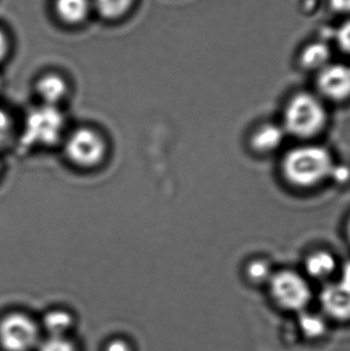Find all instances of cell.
I'll return each mask as SVG.
<instances>
[{
	"instance_id": "1",
	"label": "cell",
	"mask_w": 350,
	"mask_h": 351,
	"mask_svg": "<svg viewBox=\"0 0 350 351\" xmlns=\"http://www.w3.org/2000/svg\"><path fill=\"white\" fill-rule=\"evenodd\" d=\"M334 158L328 148L304 144L290 149L283 158L281 172L284 179L295 188L310 189L331 179Z\"/></svg>"
},
{
	"instance_id": "2",
	"label": "cell",
	"mask_w": 350,
	"mask_h": 351,
	"mask_svg": "<svg viewBox=\"0 0 350 351\" xmlns=\"http://www.w3.org/2000/svg\"><path fill=\"white\" fill-rule=\"evenodd\" d=\"M328 119V110L320 97L312 93L299 92L286 104L282 125L287 135L310 140L326 129Z\"/></svg>"
},
{
	"instance_id": "3",
	"label": "cell",
	"mask_w": 350,
	"mask_h": 351,
	"mask_svg": "<svg viewBox=\"0 0 350 351\" xmlns=\"http://www.w3.org/2000/svg\"><path fill=\"white\" fill-rule=\"evenodd\" d=\"M66 119L61 107L41 104L27 113L23 141L29 147H51L65 139Z\"/></svg>"
},
{
	"instance_id": "4",
	"label": "cell",
	"mask_w": 350,
	"mask_h": 351,
	"mask_svg": "<svg viewBox=\"0 0 350 351\" xmlns=\"http://www.w3.org/2000/svg\"><path fill=\"white\" fill-rule=\"evenodd\" d=\"M64 154L80 170H95L108 156L109 145L105 136L92 127H80L65 136Z\"/></svg>"
},
{
	"instance_id": "5",
	"label": "cell",
	"mask_w": 350,
	"mask_h": 351,
	"mask_svg": "<svg viewBox=\"0 0 350 351\" xmlns=\"http://www.w3.org/2000/svg\"><path fill=\"white\" fill-rule=\"evenodd\" d=\"M267 286L275 305L288 313H302L312 302L310 285L302 274L294 270L275 271Z\"/></svg>"
},
{
	"instance_id": "6",
	"label": "cell",
	"mask_w": 350,
	"mask_h": 351,
	"mask_svg": "<svg viewBox=\"0 0 350 351\" xmlns=\"http://www.w3.org/2000/svg\"><path fill=\"white\" fill-rule=\"evenodd\" d=\"M40 331L24 313H14L0 321V346L5 351H31L40 344Z\"/></svg>"
},
{
	"instance_id": "7",
	"label": "cell",
	"mask_w": 350,
	"mask_h": 351,
	"mask_svg": "<svg viewBox=\"0 0 350 351\" xmlns=\"http://www.w3.org/2000/svg\"><path fill=\"white\" fill-rule=\"evenodd\" d=\"M318 92L327 100L341 103L350 99V67L343 64H328L318 71Z\"/></svg>"
},
{
	"instance_id": "8",
	"label": "cell",
	"mask_w": 350,
	"mask_h": 351,
	"mask_svg": "<svg viewBox=\"0 0 350 351\" xmlns=\"http://www.w3.org/2000/svg\"><path fill=\"white\" fill-rule=\"evenodd\" d=\"M320 302L328 319L340 323L350 322V282L341 278L327 285L321 293Z\"/></svg>"
},
{
	"instance_id": "9",
	"label": "cell",
	"mask_w": 350,
	"mask_h": 351,
	"mask_svg": "<svg viewBox=\"0 0 350 351\" xmlns=\"http://www.w3.org/2000/svg\"><path fill=\"white\" fill-rule=\"evenodd\" d=\"M35 93L41 104L60 107L70 94L67 78L59 72L49 71L37 78L34 84Z\"/></svg>"
},
{
	"instance_id": "10",
	"label": "cell",
	"mask_w": 350,
	"mask_h": 351,
	"mask_svg": "<svg viewBox=\"0 0 350 351\" xmlns=\"http://www.w3.org/2000/svg\"><path fill=\"white\" fill-rule=\"evenodd\" d=\"M53 16L68 28L84 26L94 14L92 0H53Z\"/></svg>"
},
{
	"instance_id": "11",
	"label": "cell",
	"mask_w": 350,
	"mask_h": 351,
	"mask_svg": "<svg viewBox=\"0 0 350 351\" xmlns=\"http://www.w3.org/2000/svg\"><path fill=\"white\" fill-rule=\"evenodd\" d=\"M286 133L283 125L265 123L254 130L250 137V147L255 154H271L277 152L285 141Z\"/></svg>"
},
{
	"instance_id": "12",
	"label": "cell",
	"mask_w": 350,
	"mask_h": 351,
	"mask_svg": "<svg viewBox=\"0 0 350 351\" xmlns=\"http://www.w3.org/2000/svg\"><path fill=\"white\" fill-rule=\"evenodd\" d=\"M92 3L94 14L101 20L117 23L133 12L137 0H92Z\"/></svg>"
},
{
	"instance_id": "13",
	"label": "cell",
	"mask_w": 350,
	"mask_h": 351,
	"mask_svg": "<svg viewBox=\"0 0 350 351\" xmlns=\"http://www.w3.org/2000/svg\"><path fill=\"white\" fill-rule=\"evenodd\" d=\"M304 267L310 278L318 280H326L336 270L337 260L330 252L320 250L306 257Z\"/></svg>"
},
{
	"instance_id": "14",
	"label": "cell",
	"mask_w": 350,
	"mask_h": 351,
	"mask_svg": "<svg viewBox=\"0 0 350 351\" xmlns=\"http://www.w3.org/2000/svg\"><path fill=\"white\" fill-rule=\"evenodd\" d=\"M330 51L324 43H312L301 53V64L308 70H322L328 65Z\"/></svg>"
},
{
	"instance_id": "15",
	"label": "cell",
	"mask_w": 350,
	"mask_h": 351,
	"mask_svg": "<svg viewBox=\"0 0 350 351\" xmlns=\"http://www.w3.org/2000/svg\"><path fill=\"white\" fill-rule=\"evenodd\" d=\"M71 325V315L63 311H51L43 319V327L49 334V337H64V334Z\"/></svg>"
},
{
	"instance_id": "16",
	"label": "cell",
	"mask_w": 350,
	"mask_h": 351,
	"mask_svg": "<svg viewBox=\"0 0 350 351\" xmlns=\"http://www.w3.org/2000/svg\"><path fill=\"white\" fill-rule=\"evenodd\" d=\"M275 271L271 264L264 259L252 260L247 265L246 274L249 282L253 285H268Z\"/></svg>"
},
{
	"instance_id": "17",
	"label": "cell",
	"mask_w": 350,
	"mask_h": 351,
	"mask_svg": "<svg viewBox=\"0 0 350 351\" xmlns=\"http://www.w3.org/2000/svg\"><path fill=\"white\" fill-rule=\"evenodd\" d=\"M302 332L310 339H318L327 332L326 317L314 315H305L301 317L299 323Z\"/></svg>"
},
{
	"instance_id": "18",
	"label": "cell",
	"mask_w": 350,
	"mask_h": 351,
	"mask_svg": "<svg viewBox=\"0 0 350 351\" xmlns=\"http://www.w3.org/2000/svg\"><path fill=\"white\" fill-rule=\"evenodd\" d=\"M38 351H76L75 346L65 337H49L41 341Z\"/></svg>"
},
{
	"instance_id": "19",
	"label": "cell",
	"mask_w": 350,
	"mask_h": 351,
	"mask_svg": "<svg viewBox=\"0 0 350 351\" xmlns=\"http://www.w3.org/2000/svg\"><path fill=\"white\" fill-rule=\"evenodd\" d=\"M12 128V119L10 113L3 108H0V145L10 139Z\"/></svg>"
},
{
	"instance_id": "20",
	"label": "cell",
	"mask_w": 350,
	"mask_h": 351,
	"mask_svg": "<svg viewBox=\"0 0 350 351\" xmlns=\"http://www.w3.org/2000/svg\"><path fill=\"white\" fill-rule=\"evenodd\" d=\"M337 41L340 49L350 55V20L341 25L337 33Z\"/></svg>"
},
{
	"instance_id": "21",
	"label": "cell",
	"mask_w": 350,
	"mask_h": 351,
	"mask_svg": "<svg viewBox=\"0 0 350 351\" xmlns=\"http://www.w3.org/2000/svg\"><path fill=\"white\" fill-rule=\"evenodd\" d=\"M10 53V39L3 29L0 28V64L8 59Z\"/></svg>"
},
{
	"instance_id": "22",
	"label": "cell",
	"mask_w": 350,
	"mask_h": 351,
	"mask_svg": "<svg viewBox=\"0 0 350 351\" xmlns=\"http://www.w3.org/2000/svg\"><path fill=\"white\" fill-rule=\"evenodd\" d=\"M350 177V171L347 167L342 166H335L334 170H333L332 176L331 179L335 180V181L339 182V183H343V182L347 181Z\"/></svg>"
},
{
	"instance_id": "23",
	"label": "cell",
	"mask_w": 350,
	"mask_h": 351,
	"mask_svg": "<svg viewBox=\"0 0 350 351\" xmlns=\"http://www.w3.org/2000/svg\"><path fill=\"white\" fill-rule=\"evenodd\" d=\"M331 8L337 12L349 14L350 12V0H329Z\"/></svg>"
},
{
	"instance_id": "24",
	"label": "cell",
	"mask_w": 350,
	"mask_h": 351,
	"mask_svg": "<svg viewBox=\"0 0 350 351\" xmlns=\"http://www.w3.org/2000/svg\"><path fill=\"white\" fill-rule=\"evenodd\" d=\"M106 351H132L129 344L123 340H114L107 346Z\"/></svg>"
},
{
	"instance_id": "25",
	"label": "cell",
	"mask_w": 350,
	"mask_h": 351,
	"mask_svg": "<svg viewBox=\"0 0 350 351\" xmlns=\"http://www.w3.org/2000/svg\"><path fill=\"white\" fill-rule=\"evenodd\" d=\"M347 239H349V243H350V218L349 219V221H347Z\"/></svg>"
},
{
	"instance_id": "26",
	"label": "cell",
	"mask_w": 350,
	"mask_h": 351,
	"mask_svg": "<svg viewBox=\"0 0 350 351\" xmlns=\"http://www.w3.org/2000/svg\"><path fill=\"white\" fill-rule=\"evenodd\" d=\"M2 86H3V82H2V78L0 77V90H1Z\"/></svg>"
},
{
	"instance_id": "27",
	"label": "cell",
	"mask_w": 350,
	"mask_h": 351,
	"mask_svg": "<svg viewBox=\"0 0 350 351\" xmlns=\"http://www.w3.org/2000/svg\"><path fill=\"white\" fill-rule=\"evenodd\" d=\"M0 170H1V166H0Z\"/></svg>"
}]
</instances>
